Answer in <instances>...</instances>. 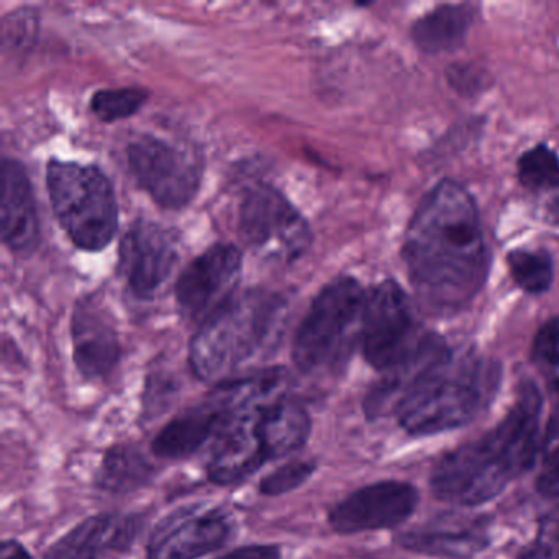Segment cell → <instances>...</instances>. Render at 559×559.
<instances>
[{"label": "cell", "instance_id": "cell-30", "mask_svg": "<svg viewBox=\"0 0 559 559\" xmlns=\"http://www.w3.org/2000/svg\"><path fill=\"white\" fill-rule=\"evenodd\" d=\"M217 559H281V548L276 545L241 546Z\"/></svg>", "mask_w": 559, "mask_h": 559}, {"label": "cell", "instance_id": "cell-15", "mask_svg": "<svg viewBox=\"0 0 559 559\" xmlns=\"http://www.w3.org/2000/svg\"><path fill=\"white\" fill-rule=\"evenodd\" d=\"M250 414L266 461L280 460L306 447L312 430L309 412L284 389L254 402Z\"/></svg>", "mask_w": 559, "mask_h": 559}, {"label": "cell", "instance_id": "cell-27", "mask_svg": "<svg viewBox=\"0 0 559 559\" xmlns=\"http://www.w3.org/2000/svg\"><path fill=\"white\" fill-rule=\"evenodd\" d=\"M536 489L546 499H559V399L546 427Z\"/></svg>", "mask_w": 559, "mask_h": 559}, {"label": "cell", "instance_id": "cell-1", "mask_svg": "<svg viewBox=\"0 0 559 559\" xmlns=\"http://www.w3.org/2000/svg\"><path fill=\"white\" fill-rule=\"evenodd\" d=\"M408 280L431 312H456L487 276L489 251L476 202L457 182H438L425 194L404 241Z\"/></svg>", "mask_w": 559, "mask_h": 559}, {"label": "cell", "instance_id": "cell-2", "mask_svg": "<svg viewBox=\"0 0 559 559\" xmlns=\"http://www.w3.org/2000/svg\"><path fill=\"white\" fill-rule=\"evenodd\" d=\"M542 408L538 392L520 391L493 430L438 461L430 479L435 497L453 506L474 507L499 496L513 477L535 463Z\"/></svg>", "mask_w": 559, "mask_h": 559}, {"label": "cell", "instance_id": "cell-22", "mask_svg": "<svg viewBox=\"0 0 559 559\" xmlns=\"http://www.w3.org/2000/svg\"><path fill=\"white\" fill-rule=\"evenodd\" d=\"M469 9L463 5H441L428 12L412 28L414 41L425 53L437 55L456 50L469 31Z\"/></svg>", "mask_w": 559, "mask_h": 559}, {"label": "cell", "instance_id": "cell-11", "mask_svg": "<svg viewBox=\"0 0 559 559\" xmlns=\"http://www.w3.org/2000/svg\"><path fill=\"white\" fill-rule=\"evenodd\" d=\"M231 523L222 510L188 506L166 515L148 539V559H199L225 545Z\"/></svg>", "mask_w": 559, "mask_h": 559}, {"label": "cell", "instance_id": "cell-7", "mask_svg": "<svg viewBox=\"0 0 559 559\" xmlns=\"http://www.w3.org/2000/svg\"><path fill=\"white\" fill-rule=\"evenodd\" d=\"M425 336L418 333L411 299L394 281H384L366 293L359 342L372 368L389 372L404 365Z\"/></svg>", "mask_w": 559, "mask_h": 559}, {"label": "cell", "instance_id": "cell-10", "mask_svg": "<svg viewBox=\"0 0 559 559\" xmlns=\"http://www.w3.org/2000/svg\"><path fill=\"white\" fill-rule=\"evenodd\" d=\"M243 271V254L235 245L217 243L195 258L176 284L179 312L191 322H207L235 296Z\"/></svg>", "mask_w": 559, "mask_h": 559}, {"label": "cell", "instance_id": "cell-19", "mask_svg": "<svg viewBox=\"0 0 559 559\" xmlns=\"http://www.w3.org/2000/svg\"><path fill=\"white\" fill-rule=\"evenodd\" d=\"M71 335L74 362L84 378L103 381L116 371L122 356L119 335L93 302L78 304Z\"/></svg>", "mask_w": 559, "mask_h": 559}, {"label": "cell", "instance_id": "cell-16", "mask_svg": "<svg viewBox=\"0 0 559 559\" xmlns=\"http://www.w3.org/2000/svg\"><path fill=\"white\" fill-rule=\"evenodd\" d=\"M487 520L483 516L443 513L399 536L411 551L443 558L469 559L489 545Z\"/></svg>", "mask_w": 559, "mask_h": 559}, {"label": "cell", "instance_id": "cell-9", "mask_svg": "<svg viewBox=\"0 0 559 559\" xmlns=\"http://www.w3.org/2000/svg\"><path fill=\"white\" fill-rule=\"evenodd\" d=\"M238 231L247 247L264 257L294 261L312 243V231L300 212L271 186H257L245 195Z\"/></svg>", "mask_w": 559, "mask_h": 559}, {"label": "cell", "instance_id": "cell-21", "mask_svg": "<svg viewBox=\"0 0 559 559\" xmlns=\"http://www.w3.org/2000/svg\"><path fill=\"white\" fill-rule=\"evenodd\" d=\"M155 473V464L136 444L120 443L104 454L96 486L110 493L135 492L146 486Z\"/></svg>", "mask_w": 559, "mask_h": 559}, {"label": "cell", "instance_id": "cell-17", "mask_svg": "<svg viewBox=\"0 0 559 559\" xmlns=\"http://www.w3.org/2000/svg\"><path fill=\"white\" fill-rule=\"evenodd\" d=\"M142 530V519L99 513L74 526L50 546L45 559H103L129 549Z\"/></svg>", "mask_w": 559, "mask_h": 559}, {"label": "cell", "instance_id": "cell-4", "mask_svg": "<svg viewBox=\"0 0 559 559\" xmlns=\"http://www.w3.org/2000/svg\"><path fill=\"white\" fill-rule=\"evenodd\" d=\"M286 317V300L264 289L237 294L199 326L189 345V365L201 381L222 382L276 340Z\"/></svg>", "mask_w": 559, "mask_h": 559}, {"label": "cell", "instance_id": "cell-5", "mask_svg": "<svg viewBox=\"0 0 559 559\" xmlns=\"http://www.w3.org/2000/svg\"><path fill=\"white\" fill-rule=\"evenodd\" d=\"M47 191L61 228L80 250L100 251L112 243L119 228V205L112 185L99 168L51 159Z\"/></svg>", "mask_w": 559, "mask_h": 559}, {"label": "cell", "instance_id": "cell-14", "mask_svg": "<svg viewBox=\"0 0 559 559\" xmlns=\"http://www.w3.org/2000/svg\"><path fill=\"white\" fill-rule=\"evenodd\" d=\"M254 402L230 412L212 440L207 473L215 484L240 483L267 463L251 425L250 411Z\"/></svg>", "mask_w": 559, "mask_h": 559}, {"label": "cell", "instance_id": "cell-32", "mask_svg": "<svg viewBox=\"0 0 559 559\" xmlns=\"http://www.w3.org/2000/svg\"><path fill=\"white\" fill-rule=\"evenodd\" d=\"M548 218L552 224L559 225V195L548 205Z\"/></svg>", "mask_w": 559, "mask_h": 559}, {"label": "cell", "instance_id": "cell-20", "mask_svg": "<svg viewBox=\"0 0 559 559\" xmlns=\"http://www.w3.org/2000/svg\"><path fill=\"white\" fill-rule=\"evenodd\" d=\"M227 415L224 405L209 394L202 404L188 408L162 428L153 440V453L165 460L191 456L207 441L214 440Z\"/></svg>", "mask_w": 559, "mask_h": 559}, {"label": "cell", "instance_id": "cell-6", "mask_svg": "<svg viewBox=\"0 0 559 559\" xmlns=\"http://www.w3.org/2000/svg\"><path fill=\"white\" fill-rule=\"evenodd\" d=\"M366 293L353 277H336L313 299L297 329L293 359L304 372L335 368L348 358L361 333Z\"/></svg>", "mask_w": 559, "mask_h": 559}, {"label": "cell", "instance_id": "cell-12", "mask_svg": "<svg viewBox=\"0 0 559 559\" xmlns=\"http://www.w3.org/2000/svg\"><path fill=\"white\" fill-rule=\"evenodd\" d=\"M178 245L171 230L150 221H139L122 238L119 271L140 299L155 296L178 264Z\"/></svg>", "mask_w": 559, "mask_h": 559}, {"label": "cell", "instance_id": "cell-3", "mask_svg": "<svg viewBox=\"0 0 559 559\" xmlns=\"http://www.w3.org/2000/svg\"><path fill=\"white\" fill-rule=\"evenodd\" d=\"M499 369L479 356L444 353L424 369L395 404L399 424L414 437L464 427L492 401Z\"/></svg>", "mask_w": 559, "mask_h": 559}, {"label": "cell", "instance_id": "cell-31", "mask_svg": "<svg viewBox=\"0 0 559 559\" xmlns=\"http://www.w3.org/2000/svg\"><path fill=\"white\" fill-rule=\"evenodd\" d=\"M0 559H32V556L21 543L8 539V542L2 543Z\"/></svg>", "mask_w": 559, "mask_h": 559}, {"label": "cell", "instance_id": "cell-23", "mask_svg": "<svg viewBox=\"0 0 559 559\" xmlns=\"http://www.w3.org/2000/svg\"><path fill=\"white\" fill-rule=\"evenodd\" d=\"M513 281L525 293L542 294L552 283L551 258L546 251L515 250L507 257Z\"/></svg>", "mask_w": 559, "mask_h": 559}, {"label": "cell", "instance_id": "cell-18", "mask_svg": "<svg viewBox=\"0 0 559 559\" xmlns=\"http://www.w3.org/2000/svg\"><path fill=\"white\" fill-rule=\"evenodd\" d=\"M2 241L12 253L28 257L40 243L37 202L27 171L15 159L2 163Z\"/></svg>", "mask_w": 559, "mask_h": 559}, {"label": "cell", "instance_id": "cell-25", "mask_svg": "<svg viewBox=\"0 0 559 559\" xmlns=\"http://www.w3.org/2000/svg\"><path fill=\"white\" fill-rule=\"evenodd\" d=\"M532 359L549 391L559 399V317L549 319L536 333Z\"/></svg>", "mask_w": 559, "mask_h": 559}, {"label": "cell", "instance_id": "cell-29", "mask_svg": "<svg viewBox=\"0 0 559 559\" xmlns=\"http://www.w3.org/2000/svg\"><path fill=\"white\" fill-rule=\"evenodd\" d=\"M516 559H559V515L546 516L538 536L520 551Z\"/></svg>", "mask_w": 559, "mask_h": 559}, {"label": "cell", "instance_id": "cell-13", "mask_svg": "<svg viewBox=\"0 0 559 559\" xmlns=\"http://www.w3.org/2000/svg\"><path fill=\"white\" fill-rule=\"evenodd\" d=\"M418 493L411 484L382 480L361 487L336 503L329 513L332 528L338 533L371 532L392 528L411 516Z\"/></svg>", "mask_w": 559, "mask_h": 559}, {"label": "cell", "instance_id": "cell-8", "mask_svg": "<svg viewBox=\"0 0 559 559\" xmlns=\"http://www.w3.org/2000/svg\"><path fill=\"white\" fill-rule=\"evenodd\" d=\"M127 159L140 188L162 207L179 211L201 188V158L185 146L143 135L130 143Z\"/></svg>", "mask_w": 559, "mask_h": 559}, {"label": "cell", "instance_id": "cell-26", "mask_svg": "<svg viewBox=\"0 0 559 559\" xmlns=\"http://www.w3.org/2000/svg\"><path fill=\"white\" fill-rule=\"evenodd\" d=\"M148 99V93L139 87L97 91L91 99V110L103 122H117L135 116Z\"/></svg>", "mask_w": 559, "mask_h": 559}, {"label": "cell", "instance_id": "cell-28", "mask_svg": "<svg viewBox=\"0 0 559 559\" xmlns=\"http://www.w3.org/2000/svg\"><path fill=\"white\" fill-rule=\"evenodd\" d=\"M316 467V463H312V461H290V463L277 467L261 480L260 492L270 497L293 492L294 489L302 486L312 476Z\"/></svg>", "mask_w": 559, "mask_h": 559}, {"label": "cell", "instance_id": "cell-24", "mask_svg": "<svg viewBox=\"0 0 559 559\" xmlns=\"http://www.w3.org/2000/svg\"><path fill=\"white\" fill-rule=\"evenodd\" d=\"M519 179L530 191L559 188V158L548 146L539 145L519 159Z\"/></svg>", "mask_w": 559, "mask_h": 559}]
</instances>
